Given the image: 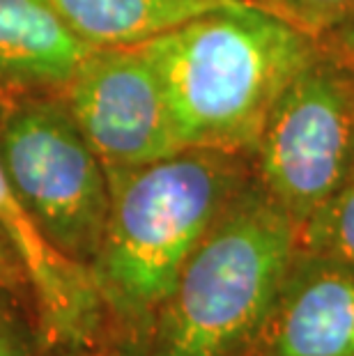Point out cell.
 <instances>
[{
  "label": "cell",
  "instance_id": "obj_3",
  "mask_svg": "<svg viewBox=\"0 0 354 356\" xmlns=\"http://www.w3.org/2000/svg\"><path fill=\"white\" fill-rule=\"evenodd\" d=\"M297 248L295 221L251 175L186 257L143 356H246Z\"/></svg>",
  "mask_w": 354,
  "mask_h": 356
},
{
  "label": "cell",
  "instance_id": "obj_10",
  "mask_svg": "<svg viewBox=\"0 0 354 356\" xmlns=\"http://www.w3.org/2000/svg\"><path fill=\"white\" fill-rule=\"evenodd\" d=\"M95 49L143 47L168 30L237 0H49Z\"/></svg>",
  "mask_w": 354,
  "mask_h": 356
},
{
  "label": "cell",
  "instance_id": "obj_15",
  "mask_svg": "<svg viewBox=\"0 0 354 356\" xmlns=\"http://www.w3.org/2000/svg\"><path fill=\"white\" fill-rule=\"evenodd\" d=\"M322 42V47L327 51H331L338 58L345 70L350 72V76L354 79V17H350L343 24L334 26L331 30H327L325 35L318 37Z\"/></svg>",
  "mask_w": 354,
  "mask_h": 356
},
{
  "label": "cell",
  "instance_id": "obj_2",
  "mask_svg": "<svg viewBox=\"0 0 354 356\" xmlns=\"http://www.w3.org/2000/svg\"><path fill=\"white\" fill-rule=\"evenodd\" d=\"M320 40L251 3L216 7L143 44L179 147L251 156L276 99Z\"/></svg>",
  "mask_w": 354,
  "mask_h": 356
},
{
  "label": "cell",
  "instance_id": "obj_8",
  "mask_svg": "<svg viewBox=\"0 0 354 356\" xmlns=\"http://www.w3.org/2000/svg\"><path fill=\"white\" fill-rule=\"evenodd\" d=\"M246 356H354V264L297 248Z\"/></svg>",
  "mask_w": 354,
  "mask_h": 356
},
{
  "label": "cell",
  "instance_id": "obj_12",
  "mask_svg": "<svg viewBox=\"0 0 354 356\" xmlns=\"http://www.w3.org/2000/svg\"><path fill=\"white\" fill-rule=\"evenodd\" d=\"M285 19L313 37H322L334 26L354 17V0H244Z\"/></svg>",
  "mask_w": 354,
  "mask_h": 356
},
{
  "label": "cell",
  "instance_id": "obj_1",
  "mask_svg": "<svg viewBox=\"0 0 354 356\" xmlns=\"http://www.w3.org/2000/svg\"><path fill=\"white\" fill-rule=\"evenodd\" d=\"M106 228L88 267L106 347L143 356L186 257L253 175L251 156L184 147L138 168H111Z\"/></svg>",
  "mask_w": 354,
  "mask_h": 356
},
{
  "label": "cell",
  "instance_id": "obj_6",
  "mask_svg": "<svg viewBox=\"0 0 354 356\" xmlns=\"http://www.w3.org/2000/svg\"><path fill=\"white\" fill-rule=\"evenodd\" d=\"M60 95L106 170L138 168L182 149L143 47L95 49Z\"/></svg>",
  "mask_w": 354,
  "mask_h": 356
},
{
  "label": "cell",
  "instance_id": "obj_16",
  "mask_svg": "<svg viewBox=\"0 0 354 356\" xmlns=\"http://www.w3.org/2000/svg\"><path fill=\"white\" fill-rule=\"evenodd\" d=\"M83 356H122V354L115 352V350H111V347H99V350H95V352H90V354H83Z\"/></svg>",
  "mask_w": 354,
  "mask_h": 356
},
{
  "label": "cell",
  "instance_id": "obj_14",
  "mask_svg": "<svg viewBox=\"0 0 354 356\" xmlns=\"http://www.w3.org/2000/svg\"><path fill=\"white\" fill-rule=\"evenodd\" d=\"M0 290L10 294L12 299H17L33 315V294H30L26 271L3 232H0Z\"/></svg>",
  "mask_w": 354,
  "mask_h": 356
},
{
  "label": "cell",
  "instance_id": "obj_11",
  "mask_svg": "<svg viewBox=\"0 0 354 356\" xmlns=\"http://www.w3.org/2000/svg\"><path fill=\"white\" fill-rule=\"evenodd\" d=\"M299 248L354 264V172L299 228Z\"/></svg>",
  "mask_w": 354,
  "mask_h": 356
},
{
  "label": "cell",
  "instance_id": "obj_9",
  "mask_svg": "<svg viewBox=\"0 0 354 356\" xmlns=\"http://www.w3.org/2000/svg\"><path fill=\"white\" fill-rule=\"evenodd\" d=\"M92 51L49 0H0V95L60 92Z\"/></svg>",
  "mask_w": 354,
  "mask_h": 356
},
{
  "label": "cell",
  "instance_id": "obj_5",
  "mask_svg": "<svg viewBox=\"0 0 354 356\" xmlns=\"http://www.w3.org/2000/svg\"><path fill=\"white\" fill-rule=\"evenodd\" d=\"M251 165L297 228L354 172V79L322 42L276 99Z\"/></svg>",
  "mask_w": 354,
  "mask_h": 356
},
{
  "label": "cell",
  "instance_id": "obj_13",
  "mask_svg": "<svg viewBox=\"0 0 354 356\" xmlns=\"http://www.w3.org/2000/svg\"><path fill=\"white\" fill-rule=\"evenodd\" d=\"M0 356H44L37 324L17 299L0 290Z\"/></svg>",
  "mask_w": 354,
  "mask_h": 356
},
{
  "label": "cell",
  "instance_id": "obj_4",
  "mask_svg": "<svg viewBox=\"0 0 354 356\" xmlns=\"http://www.w3.org/2000/svg\"><path fill=\"white\" fill-rule=\"evenodd\" d=\"M0 165L42 237L88 271L106 228L108 175L63 95H0Z\"/></svg>",
  "mask_w": 354,
  "mask_h": 356
},
{
  "label": "cell",
  "instance_id": "obj_7",
  "mask_svg": "<svg viewBox=\"0 0 354 356\" xmlns=\"http://www.w3.org/2000/svg\"><path fill=\"white\" fill-rule=\"evenodd\" d=\"M0 232L26 271L44 356H83L106 347L104 310L90 274L63 257L12 191L0 165Z\"/></svg>",
  "mask_w": 354,
  "mask_h": 356
}]
</instances>
